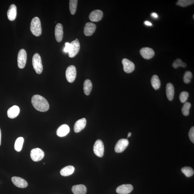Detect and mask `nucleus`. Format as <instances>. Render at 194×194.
Segmentation results:
<instances>
[{"label": "nucleus", "instance_id": "nucleus-3", "mask_svg": "<svg viewBox=\"0 0 194 194\" xmlns=\"http://www.w3.org/2000/svg\"><path fill=\"white\" fill-rule=\"evenodd\" d=\"M32 63L33 66L36 73L38 74L42 73L43 70V66L42 59L38 53H35L33 56Z\"/></svg>", "mask_w": 194, "mask_h": 194}, {"label": "nucleus", "instance_id": "nucleus-31", "mask_svg": "<svg viewBox=\"0 0 194 194\" xmlns=\"http://www.w3.org/2000/svg\"><path fill=\"white\" fill-rule=\"evenodd\" d=\"M173 67L175 69H177L179 67H186L187 65L184 62H183L181 59L179 58L177 59L173 63Z\"/></svg>", "mask_w": 194, "mask_h": 194}, {"label": "nucleus", "instance_id": "nucleus-25", "mask_svg": "<svg viewBox=\"0 0 194 194\" xmlns=\"http://www.w3.org/2000/svg\"><path fill=\"white\" fill-rule=\"evenodd\" d=\"M151 84L152 87L155 90H157L160 88L161 82L157 75H154L152 76L151 79Z\"/></svg>", "mask_w": 194, "mask_h": 194}, {"label": "nucleus", "instance_id": "nucleus-33", "mask_svg": "<svg viewBox=\"0 0 194 194\" xmlns=\"http://www.w3.org/2000/svg\"><path fill=\"white\" fill-rule=\"evenodd\" d=\"M189 93L186 91H183L181 93L179 96V99L181 103H185L189 97Z\"/></svg>", "mask_w": 194, "mask_h": 194}, {"label": "nucleus", "instance_id": "nucleus-35", "mask_svg": "<svg viewBox=\"0 0 194 194\" xmlns=\"http://www.w3.org/2000/svg\"><path fill=\"white\" fill-rule=\"evenodd\" d=\"M70 47H71V44L69 43H65V47L64 49V52L65 53H69L70 50Z\"/></svg>", "mask_w": 194, "mask_h": 194}, {"label": "nucleus", "instance_id": "nucleus-5", "mask_svg": "<svg viewBox=\"0 0 194 194\" xmlns=\"http://www.w3.org/2000/svg\"><path fill=\"white\" fill-rule=\"evenodd\" d=\"M76 67L73 65L69 66L67 68L65 75L67 81L69 83H72L76 79Z\"/></svg>", "mask_w": 194, "mask_h": 194}, {"label": "nucleus", "instance_id": "nucleus-37", "mask_svg": "<svg viewBox=\"0 0 194 194\" xmlns=\"http://www.w3.org/2000/svg\"><path fill=\"white\" fill-rule=\"evenodd\" d=\"M144 24H145V25L148 26H152V24L150 22L148 21H145L144 22Z\"/></svg>", "mask_w": 194, "mask_h": 194}, {"label": "nucleus", "instance_id": "nucleus-29", "mask_svg": "<svg viewBox=\"0 0 194 194\" xmlns=\"http://www.w3.org/2000/svg\"><path fill=\"white\" fill-rule=\"evenodd\" d=\"M194 3L193 0H179L177 1L176 5L184 7L192 5Z\"/></svg>", "mask_w": 194, "mask_h": 194}, {"label": "nucleus", "instance_id": "nucleus-27", "mask_svg": "<svg viewBox=\"0 0 194 194\" xmlns=\"http://www.w3.org/2000/svg\"><path fill=\"white\" fill-rule=\"evenodd\" d=\"M77 0H70L69 1V9L72 15L75 14L77 9Z\"/></svg>", "mask_w": 194, "mask_h": 194}, {"label": "nucleus", "instance_id": "nucleus-7", "mask_svg": "<svg viewBox=\"0 0 194 194\" xmlns=\"http://www.w3.org/2000/svg\"><path fill=\"white\" fill-rule=\"evenodd\" d=\"M44 151L39 148H34L31 151L30 156L33 161L34 162H39L44 158Z\"/></svg>", "mask_w": 194, "mask_h": 194}, {"label": "nucleus", "instance_id": "nucleus-16", "mask_svg": "<svg viewBox=\"0 0 194 194\" xmlns=\"http://www.w3.org/2000/svg\"><path fill=\"white\" fill-rule=\"evenodd\" d=\"M56 40L58 42H61L62 40L63 35V27L61 24H57L55 29Z\"/></svg>", "mask_w": 194, "mask_h": 194}, {"label": "nucleus", "instance_id": "nucleus-28", "mask_svg": "<svg viewBox=\"0 0 194 194\" xmlns=\"http://www.w3.org/2000/svg\"><path fill=\"white\" fill-rule=\"evenodd\" d=\"M181 172L187 177L193 176L194 174L193 169L191 167L185 166L181 169Z\"/></svg>", "mask_w": 194, "mask_h": 194}, {"label": "nucleus", "instance_id": "nucleus-23", "mask_svg": "<svg viewBox=\"0 0 194 194\" xmlns=\"http://www.w3.org/2000/svg\"><path fill=\"white\" fill-rule=\"evenodd\" d=\"M75 168L72 166H68L61 169L60 173L63 176H68L73 174Z\"/></svg>", "mask_w": 194, "mask_h": 194}, {"label": "nucleus", "instance_id": "nucleus-9", "mask_svg": "<svg viewBox=\"0 0 194 194\" xmlns=\"http://www.w3.org/2000/svg\"><path fill=\"white\" fill-rule=\"evenodd\" d=\"M129 141L127 139H121L117 142L115 146V151L117 153L123 152L127 147Z\"/></svg>", "mask_w": 194, "mask_h": 194}, {"label": "nucleus", "instance_id": "nucleus-38", "mask_svg": "<svg viewBox=\"0 0 194 194\" xmlns=\"http://www.w3.org/2000/svg\"><path fill=\"white\" fill-rule=\"evenodd\" d=\"M1 144V129H0V146Z\"/></svg>", "mask_w": 194, "mask_h": 194}, {"label": "nucleus", "instance_id": "nucleus-39", "mask_svg": "<svg viewBox=\"0 0 194 194\" xmlns=\"http://www.w3.org/2000/svg\"><path fill=\"white\" fill-rule=\"evenodd\" d=\"M131 135H132V133L131 132H129V134H128V138L130 137Z\"/></svg>", "mask_w": 194, "mask_h": 194}, {"label": "nucleus", "instance_id": "nucleus-15", "mask_svg": "<svg viewBox=\"0 0 194 194\" xmlns=\"http://www.w3.org/2000/svg\"><path fill=\"white\" fill-rule=\"evenodd\" d=\"M96 29V25L91 22H88L84 28V33L86 36L92 35Z\"/></svg>", "mask_w": 194, "mask_h": 194}, {"label": "nucleus", "instance_id": "nucleus-14", "mask_svg": "<svg viewBox=\"0 0 194 194\" xmlns=\"http://www.w3.org/2000/svg\"><path fill=\"white\" fill-rule=\"evenodd\" d=\"M12 181L14 185L20 188H24L28 185L26 181L20 177H13L12 178Z\"/></svg>", "mask_w": 194, "mask_h": 194}, {"label": "nucleus", "instance_id": "nucleus-19", "mask_svg": "<svg viewBox=\"0 0 194 194\" xmlns=\"http://www.w3.org/2000/svg\"><path fill=\"white\" fill-rule=\"evenodd\" d=\"M70 131L69 127L67 125L64 124L60 126L57 131L58 136L60 137H63L66 136Z\"/></svg>", "mask_w": 194, "mask_h": 194}, {"label": "nucleus", "instance_id": "nucleus-8", "mask_svg": "<svg viewBox=\"0 0 194 194\" xmlns=\"http://www.w3.org/2000/svg\"><path fill=\"white\" fill-rule=\"evenodd\" d=\"M71 47L69 52V57L73 58L77 54L80 49V43L77 39L72 41L71 43Z\"/></svg>", "mask_w": 194, "mask_h": 194}, {"label": "nucleus", "instance_id": "nucleus-21", "mask_svg": "<svg viewBox=\"0 0 194 194\" xmlns=\"http://www.w3.org/2000/svg\"><path fill=\"white\" fill-rule=\"evenodd\" d=\"M72 190L74 194H85L87 188L85 185H74L72 188Z\"/></svg>", "mask_w": 194, "mask_h": 194}, {"label": "nucleus", "instance_id": "nucleus-30", "mask_svg": "<svg viewBox=\"0 0 194 194\" xmlns=\"http://www.w3.org/2000/svg\"><path fill=\"white\" fill-rule=\"evenodd\" d=\"M191 107V103L189 102L185 103L181 109V111L183 115L185 116H188L189 114V110Z\"/></svg>", "mask_w": 194, "mask_h": 194}, {"label": "nucleus", "instance_id": "nucleus-18", "mask_svg": "<svg viewBox=\"0 0 194 194\" xmlns=\"http://www.w3.org/2000/svg\"><path fill=\"white\" fill-rule=\"evenodd\" d=\"M7 15L8 19L11 21H13L15 20L17 16V7L15 5L12 4L10 6Z\"/></svg>", "mask_w": 194, "mask_h": 194}, {"label": "nucleus", "instance_id": "nucleus-1", "mask_svg": "<svg viewBox=\"0 0 194 194\" xmlns=\"http://www.w3.org/2000/svg\"><path fill=\"white\" fill-rule=\"evenodd\" d=\"M32 103L34 108L41 112H45L49 108V105L47 100L40 95H35L33 96Z\"/></svg>", "mask_w": 194, "mask_h": 194}, {"label": "nucleus", "instance_id": "nucleus-26", "mask_svg": "<svg viewBox=\"0 0 194 194\" xmlns=\"http://www.w3.org/2000/svg\"><path fill=\"white\" fill-rule=\"evenodd\" d=\"M24 142V139L22 137H18L16 140L14 147L16 151L20 152L21 150Z\"/></svg>", "mask_w": 194, "mask_h": 194}, {"label": "nucleus", "instance_id": "nucleus-4", "mask_svg": "<svg viewBox=\"0 0 194 194\" xmlns=\"http://www.w3.org/2000/svg\"><path fill=\"white\" fill-rule=\"evenodd\" d=\"M94 151L95 154L99 157L102 158L103 156L104 147L102 140H98L95 142L94 146Z\"/></svg>", "mask_w": 194, "mask_h": 194}, {"label": "nucleus", "instance_id": "nucleus-10", "mask_svg": "<svg viewBox=\"0 0 194 194\" xmlns=\"http://www.w3.org/2000/svg\"><path fill=\"white\" fill-rule=\"evenodd\" d=\"M140 53L142 57L146 59L152 58L155 55L154 50L152 48L148 47H143L140 49Z\"/></svg>", "mask_w": 194, "mask_h": 194}, {"label": "nucleus", "instance_id": "nucleus-11", "mask_svg": "<svg viewBox=\"0 0 194 194\" xmlns=\"http://www.w3.org/2000/svg\"><path fill=\"white\" fill-rule=\"evenodd\" d=\"M123 70L126 73H131L135 69V65L132 62L126 58H124L122 61Z\"/></svg>", "mask_w": 194, "mask_h": 194}, {"label": "nucleus", "instance_id": "nucleus-17", "mask_svg": "<svg viewBox=\"0 0 194 194\" xmlns=\"http://www.w3.org/2000/svg\"><path fill=\"white\" fill-rule=\"evenodd\" d=\"M86 120L83 118L78 120L75 123L74 126V131L76 133H78L83 130L86 127Z\"/></svg>", "mask_w": 194, "mask_h": 194}, {"label": "nucleus", "instance_id": "nucleus-36", "mask_svg": "<svg viewBox=\"0 0 194 194\" xmlns=\"http://www.w3.org/2000/svg\"><path fill=\"white\" fill-rule=\"evenodd\" d=\"M151 16L152 17L154 18H157L158 17V14L156 13H152L151 14Z\"/></svg>", "mask_w": 194, "mask_h": 194}, {"label": "nucleus", "instance_id": "nucleus-22", "mask_svg": "<svg viewBox=\"0 0 194 194\" xmlns=\"http://www.w3.org/2000/svg\"><path fill=\"white\" fill-rule=\"evenodd\" d=\"M166 94L167 98L169 101H172L174 95V88L173 84L169 83L166 86Z\"/></svg>", "mask_w": 194, "mask_h": 194}, {"label": "nucleus", "instance_id": "nucleus-13", "mask_svg": "<svg viewBox=\"0 0 194 194\" xmlns=\"http://www.w3.org/2000/svg\"><path fill=\"white\" fill-rule=\"evenodd\" d=\"M133 186L130 184L119 186L116 189V192L119 194H128L133 191Z\"/></svg>", "mask_w": 194, "mask_h": 194}, {"label": "nucleus", "instance_id": "nucleus-32", "mask_svg": "<svg viewBox=\"0 0 194 194\" xmlns=\"http://www.w3.org/2000/svg\"><path fill=\"white\" fill-rule=\"evenodd\" d=\"M192 74L191 72L187 71L185 72L183 77V81L185 84H188L191 81L192 78Z\"/></svg>", "mask_w": 194, "mask_h": 194}, {"label": "nucleus", "instance_id": "nucleus-12", "mask_svg": "<svg viewBox=\"0 0 194 194\" xmlns=\"http://www.w3.org/2000/svg\"><path fill=\"white\" fill-rule=\"evenodd\" d=\"M103 16V12L100 10L97 9L94 10L90 13L89 18L91 21L97 22L102 20Z\"/></svg>", "mask_w": 194, "mask_h": 194}, {"label": "nucleus", "instance_id": "nucleus-34", "mask_svg": "<svg viewBox=\"0 0 194 194\" xmlns=\"http://www.w3.org/2000/svg\"><path fill=\"white\" fill-rule=\"evenodd\" d=\"M189 139L193 143H194V127H192L190 129L189 134Z\"/></svg>", "mask_w": 194, "mask_h": 194}, {"label": "nucleus", "instance_id": "nucleus-6", "mask_svg": "<svg viewBox=\"0 0 194 194\" xmlns=\"http://www.w3.org/2000/svg\"><path fill=\"white\" fill-rule=\"evenodd\" d=\"M27 53L24 49H21L19 51L18 54L17 62L18 67L23 69L25 66L26 61Z\"/></svg>", "mask_w": 194, "mask_h": 194}, {"label": "nucleus", "instance_id": "nucleus-20", "mask_svg": "<svg viewBox=\"0 0 194 194\" xmlns=\"http://www.w3.org/2000/svg\"><path fill=\"white\" fill-rule=\"evenodd\" d=\"M20 109L19 107L14 106L9 108L7 111L8 117L10 118L13 119L17 117L19 114Z\"/></svg>", "mask_w": 194, "mask_h": 194}, {"label": "nucleus", "instance_id": "nucleus-24", "mask_svg": "<svg viewBox=\"0 0 194 194\" xmlns=\"http://www.w3.org/2000/svg\"><path fill=\"white\" fill-rule=\"evenodd\" d=\"M92 84L90 80L87 79L84 81V94L88 95L91 91Z\"/></svg>", "mask_w": 194, "mask_h": 194}, {"label": "nucleus", "instance_id": "nucleus-2", "mask_svg": "<svg viewBox=\"0 0 194 194\" xmlns=\"http://www.w3.org/2000/svg\"><path fill=\"white\" fill-rule=\"evenodd\" d=\"M30 30L32 34L36 36H39L42 33V28L40 19L35 17L32 20L30 24Z\"/></svg>", "mask_w": 194, "mask_h": 194}]
</instances>
